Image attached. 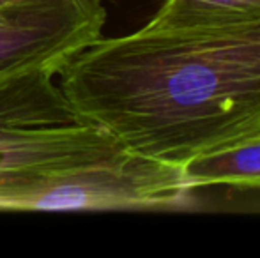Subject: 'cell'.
<instances>
[{
  "label": "cell",
  "instance_id": "3957f363",
  "mask_svg": "<svg viewBox=\"0 0 260 258\" xmlns=\"http://www.w3.org/2000/svg\"><path fill=\"white\" fill-rule=\"evenodd\" d=\"M191 188L181 166L140 154L55 179L0 198V210H165L179 209Z\"/></svg>",
  "mask_w": 260,
  "mask_h": 258
},
{
  "label": "cell",
  "instance_id": "5b68a950",
  "mask_svg": "<svg viewBox=\"0 0 260 258\" xmlns=\"http://www.w3.org/2000/svg\"><path fill=\"white\" fill-rule=\"evenodd\" d=\"M181 170L191 190L229 186L239 191H260V129L189 159Z\"/></svg>",
  "mask_w": 260,
  "mask_h": 258
},
{
  "label": "cell",
  "instance_id": "52a82bcc",
  "mask_svg": "<svg viewBox=\"0 0 260 258\" xmlns=\"http://www.w3.org/2000/svg\"><path fill=\"white\" fill-rule=\"evenodd\" d=\"M7 2H13V0H0V6H2V4H7Z\"/></svg>",
  "mask_w": 260,
  "mask_h": 258
},
{
  "label": "cell",
  "instance_id": "7a4b0ae2",
  "mask_svg": "<svg viewBox=\"0 0 260 258\" xmlns=\"http://www.w3.org/2000/svg\"><path fill=\"white\" fill-rule=\"evenodd\" d=\"M52 71L0 80V198L131 154L83 119Z\"/></svg>",
  "mask_w": 260,
  "mask_h": 258
},
{
  "label": "cell",
  "instance_id": "6da1fadb",
  "mask_svg": "<svg viewBox=\"0 0 260 258\" xmlns=\"http://www.w3.org/2000/svg\"><path fill=\"white\" fill-rule=\"evenodd\" d=\"M57 78L124 149L182 166L260 129V23L100 35Z\"/></svg>",
  "mask_w": 260,
  "mask_h": 258
},
{
  "label": "cell",
  "instance_id": "8992f818",
  "mask_svg": "<svg viewBox=\"0 0 260 258\" xmlns=\"http://www.w3.org/2000/svg\"><path fill=\"white\" fill-rule=\"evenodd\" d=\"M260 23V0H161L147 27L212 30Z\"/></svg>",
  "mask_w": 260,
  "mask_h": 258
},
{
  "label": "cell",
  "instance_id": "277c9868",
  "mask_svg": "<svg viewBox=\"0 0 260 258\" xmlns=\"http://www.w3.org/2000/svg\"><path fill=\"white\" fill-rule=\"evenodd\" d=\"M106 0H13L0 6V80L30 71L58 75L103 35Z\"/></svg>",
  "mask_w": 260,
  "mask_h": 258
}]
</instances>
